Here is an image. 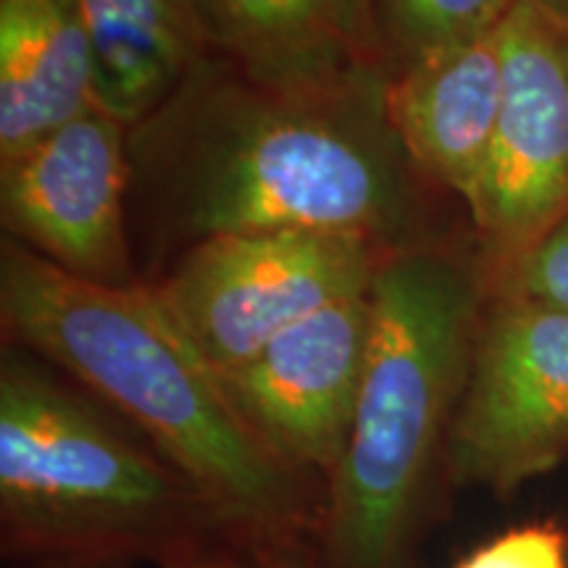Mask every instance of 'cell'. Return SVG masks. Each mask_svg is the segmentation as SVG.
<instances>
[{"label":"cell","instance_id":"6","mask_svg":"<svg viewBox=\"0 0 568 568\" xmlns=\"http://www.w3.org/2000/svg\"><path fill=\"white\" fill-rule=\"evenodd\" d=\"M568 456V311L497 295L481 314L445 481L506 497Z\"/></svg>","mask_w":568,"mask_h":568},{"label":"cell","instance_id":"13","mask_svg":"<svg viewBox=\"0 0 568 568\" xmlns=\"http://www.w3.org/2000/svg\"><path fill=\"white\" fill-rule=\"evenodd\" d=\"M92 55L95 105L134 126L209 53L197 0H74Z\"/></svg>","mask_w":568,"mask_h":568},{"label":"cell","instance_id":"8","mask_svg":"<svg viewBox=\"0 0 568 568\" xmlns=\"http://www.w3.org/2000/svg\"><path fill=\"white\" fill-rule=\"evenodd\" d=\"M130 184V126L95 105L0 159L6 237L80 280L138 284Z\"/></svg>","mask_w":568,"mask_h":568},{"label":"cell","instance_id":"17","mask_svg":"<svg viewBox=\"0 0 568 568\" xmlns=\"http://www.w3.org/2000/svg\"><path fill=\"white\" fill-rule=\"evenodd\" d=\"M527 3L556 24L568 27V0H527Z\"/></svg>","mask_w":568,"mask_h":568},{"label":"cell","instance_id":"19","mask_svg":"<svg viewBox=\"0 0 568 568\" xmlns=\"http://www.w3.org/2000/svg\"><path fill=\"white\" fill-rule=\"evenodd\" d=\"M266 564H268V568H314V566L305 564L301 556H297V550L282 552V556H268Z\"/></svg>","mask_w":568,"mask_h":568},{"label":"cell","instance_id":"4","mask_svg":"<svg viewBox=\"0 0 568 568\" xmlns=\"http://www.w3.org/2000/svg\"><path fill=\"white\" fill-rule=\"evenodd\" d=\"M3 550L45 564L187 568L232 542L197 489L103 403L19 345L0 358Z\"/></svg>","mask_w":568,"mask_h":568},{"label":"cell","instance_id":"1","mask_svg":"<svg viewBox=\"0 0 568 568\" xmlns=\"http://www.w3.org/2000/svg\"><path fill=\"white\" fill-rule=\"evenodd\" d=\"M389 71L318 90L261 84L205 53L130 126V219L176 258L222 234L353 232L432 243L426 182L393 130Z\"/></svg>","mask_w":568,"mask_h":568},{"label":"cell","instance_id":"3","mask_svg":"<svg viewBox=\"0 0 568 568\" xmlns=\"http://www.w3.org/2000/svg\"><path fill=\"white\" fill-rule=\"evenodd\" d=\"M489 290L479 247L443 240L376 268L364 387L318 524L322 568H416Z\"/></svg>","mask_w":568,"mask_h":568},{"label":"cell","instance_id":"18","mask_svg":"<svg viewBox=\"0 0 568 568\" xmlns=\"http://www.w3.org/2000/svg\"><path fill=\"white\" fill-rule=\"evenodd\" d=\"M187 568H251V566L243 564V560H234V558H226V556H222V558L201 560V564H193V566H187ZM253 568H268L266 558H258V560H255Z\"/></svg>","mask_w":568,"mask_h":568},{"label":"cell","instance_id":"2","mask_svg":"<svg viewBox=\"0 0 568 568\" xmlns=\"http://www.w3.org/2000/svg\"><path fill=\"white\" fill-rule=\"evenodd\" d=\"M0 318L11 345L138 429L197 489L237 548L282 556L318 529L324 503L311 481L247 429L153 284L80 280L6 237Z\"/></svg>","mask_w":568,"mask_h":568},{"label":"cell","instance_id":"16","mask_svg":"<svg viewBox=\"0 0 568 568\" xmlns=\"http://www.w3.org/2000/svg\"><path fill=\"white\" fill-rule=\"evenodd\" d=\"M456 568H568V531L556 521H529L487 539Z\"/></svg>","mask_w":568,"mask_h":568},{"label":"cell","instance_id":"15","mask_svg":"<svg viewBox=\"0 0 568 568\" xmlns=\"http://www.w3.org/2000/svg\"><path fill=\"white\" fill-rule=\"evenodd\" d=\"M493 293L568 311V216L489 276Z\"/></svg>","mask_w":568,"mask_h":568},{"label":"cell","instance_id":"7","mask_svg":"<svg viewBox=\"0 0 568 568\" xmlns=\"http://www.w3.org/2000/svg\"><path fill=\"white\" fill-rule=\"evenodd\" d=\"M497 38L500 116L468 205L489 276L568 216V27L516 0Z\"/></svg>","mask_w":568,"mask_h":568},{"label":"cell","instance_id":"10","mask_svg":"<svg viewBox=\"0 0 568 568\" xmlns=\"http://www.w3.org/2000/svg\"><path fill=\"white\" fill-rule=\"evenodd\" d=\"M205 45L245 77L287 90L393 71L379 0H197Z\"/></svg>","mask_w":568,"mask_h":568},{"label":"cell","instance_id":"5","mask_svg":"<svg viewBox=\"0 0 568 568\" xmlns=\"http://www.w3.org/2000/svg\"><path fill=\"white\" fill-rule=\"evenodd\" d=\"M387 255L353 232L222 234L184 251L153 287L184 337L222 376L293 324L366 293Z\"/></svg>","mask_w":568,"mask_h":568},{"label":"cell","instance_id":"12","mask_svg":"<svg viewBox=\"0 0 568 568\" xmlns=\"http://www.w3.org/2000/svg\"><path fill=\"white\" fill-rule=\"evenodd\" d=\"M95 109V55L74 0H0V159Z\"/></svg>","mask_w":568,"mask_h":568},{"label":"cell","instance_id":"11","mask_svg":"<svg viewBox=\"0 0 568 568\" xmlns=\"http://www.w3.org/2000/svg\"><path fill=\"white\" fill-rule=\"evenodd\" d=\"M503 103L497 27L389 71L387 111L416 172L471 205Z\"/></svg>","mask_w":568,"mask_h":568},{"label":"cell","instance_id":"9","mask_svg":"<svg viewBox=\"0 0 568 568\" xmlns=\"http://www.w3.org/2000/svg\"><path fill=\"white\" fill-rule=\"evenodd\" d=\"M372 301L343 297L284 329L222 387L247 429L305 479H332L364 387Z\"/></svg>","mask_w":568,"mask_h":568},{"label":"cell","instance_id":"14","mask_svg":"<svg viewBox=\"0 0 568 568\" xmlns=\"http://www.w3.org/2000/svg\"><path fill=\"white\" fill-rule=\"evenodd\" d=\"M516 0H379L393 69L493 32Z\"/></svg>","mask_w":568,"mask_h":568}]
</instances>
